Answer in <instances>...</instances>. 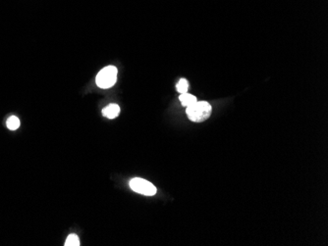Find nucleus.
<instances>
[{"instance_id": "nucleus-1", "label": "nucleus", "mask_w": 328, "mask_h": 246, "mask_svg": "<svg viewBox=\"0 0 328 246\" xmlns=\"http://www.w3.org/2000/svg\"><path fill=\"white\" fill-rule=\"evenodd\" d=\"M212 108L207 101H196L191 106L187 107L186 113L189 119L195 123H202L207 121L212 115Z\"/></svg>"}, {"instance_id": "nucleus-2", "label": "nucleus", "mask_w": 328, "mask_h": 246, "mask_svg": "<svg viewBox=\"0 0 328 246\" xmlns=\"http://www.w3.org/2000/svg\"><path fill=\"white\" fill-rule=\"evenodd\" d=\"M118 70L114 66H107L99 71L96 76V83L100 89H109L113 87L117 80Z\"/></svg>"}, {"instance_id": "nucleus-3", "label": "nucleus", "mask_w": 328, "mask_h": 246, "mask_svg": "<svg viewBox=\"0 0 328 246\" xmlns=\"http://www.w3.org/2000/svg\"><path fill=\"white\" fill-rule=\"evenodd\" d=\"M130 188L135 192L147 196H153L156 193V188L152 183L140 178H135L131 180Z\"/></svg>"}, {"instance_id": "nucleus-4", "label": "nucleus", "mask_w": 328, "mask_h": 246, "mask_svg": "<svg viewBox=\"0 0 328 246\" xmlns=\"http://www.w3.org/2000/svg\"><path fill=\"white\" fill-rule=\"evenodd\" d=\"M120 114V107L117 104H110L102 109V115L108 119H114Z\"/></svg>"}, {"instance_id": "nucleus-5", "label": "nucleus", "mask_w": 328, "mask_h": 246, "mask_svg": "<svg viewBox=\"0 0 328 246\" xmlns=\"http://www.w3.org/2000/svg\"><path fill=\"white\" fill-rule=\"evenodd\" d=\"M179 100L181 101L182 105L185 106V107H189V106H191L192 104H193V103H195L196 101H198V100H196V97H195V96H193V95H190V94H188V93H186V94H182V95L179 96Z\"/></svg>"}, {"instance_id": "nucleus-6", "label": "nucleus", "mask_w": 328, "mask_h": 246, "mask_svg": "<svg viewBox=\"0 0 328 246\" xmlns=\"http://www.w3.org/2000/svg\"><path fill=\"white\" fill-rule=\"evenodd\" d=\"M176 90L177 92L182 95V94H186L189 90V83L187 81L186 78H181L179 81H178V84L176 86Z\"/></svg>"}, {"instance_id": "nucleus-7", "label": "nucleus", "mask_w": 328, "mask_h": 246, "mask_svg": "<svg viewBox=\"0 0 328 246\" xmlns=\"http://www.w3.org/2000/svg\"><path fill=\"white\" fill-rule=\"evenodd\" d=\"M65 246H79L80 245V239L78 237L77 234H70L67 239L66 242L64 244Z\"/></svg>"}, {"instance_id": "nucleus-8", "label": "nucleus", "mask_w": 328, "mask_h": 246, "mask_svg": "<svg viewBox=\"0 0 328 246\" xmlns=\"http://www.w3.org/2000/svg\"><path fill=\"white\" fill-rule=\"evenodd\" d=\"M20 127V120L15 117V116H12L8 119L7 121V128L10 130V131H15L17 130L18 128Z\"/></svg>"}]
</instances>
